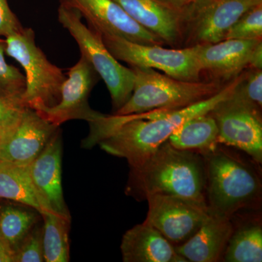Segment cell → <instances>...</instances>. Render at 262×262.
<instances>
[{
	"instance_id": "obj_31",
	"label": "cell",
	"mask_w": 262,
	"mask_h": 262,
	"mask_svg": "<svg viewBox=\"0 0 262 262\" xmlns=\"http://www.w3.org/2000/svg\"><path fill=\"white\" fill-rule=\"evenodd\" d=\"M262 69V42L258 43L253 51L248 69Z\"/></svg>"
},
{
	"instance_id": "obj_25",
	"label": "cell",
	"mask_w": 262,
	"mask_h": 262,
	"mask_svg": "<svg viewBox=\"0 0 262 262\" xmlns=\"http://www.w3.org/2000/svg\"><path fill=\"white\" fill-rule=\"evenodd\" d=\"M262 3L253 7L229 29L225 39H261Z\"/></svg>"
},
{
	"instance_id": "obj_16",
	"label": "cell",
	"mask_w": 262,
	"mask_h": 262,
	"mask_svg": "<svg viewBox=\"0 0 262 262\" xmlns=\"http://www.w3.org/2000/svg\"><path fill=\"white\" fill-rule=\"evenodd\" d=\"M261 39H225L213 44L198 45L202 72L217 80H232L249 68L255 48Z\"/></svg>"
},
{
	"instance_id": "obj_23",
	"label": "cell",
	"mask_w": 262,
	"mask_h": 262,
	"mask_svg": "<svg viewBox=\"0 0 262 262\" xmlns=\"http://www.w3.org/2000/svg\"><path fill=\"white\" fill-rule=\"evenodd\" d=\"M37 211L14 206L0 210V235L14 251L39 220Z\"/></svg>"
},
{
	"instance_id": "obj_21",
	"label": "cell",
	"mask_w": 262,
	"mask_h": 262,
	"mask_svg": "<svg viewBox=\"0 0 262 262\" xmlns=\"http://www.w3.org/2000/svg\"><path fill=\"white\" fill-rule=\"evenodd\" d=\"M222 258L227 262H261V222H250L234 229Z\"/></svg>"
},
{
	"instance_id": "obj_18",
	"label": "cell",
	"mask_w": 262,
	"mask_h": 262,
	"mask_svg": "<svg viewBox=\"0 0 262 262\" xmlns=\"http://www.w3.org/2000/svg\"><path fill=\"white\" fill-rule=\"evenodd\" d=\"M233 231L230 218L212 214L191 238L175 249L187 261H218L223 257Z\"/></svg>"
},
{
	"instance_id": "obj_3",
	"label": "cell",
	"mask_w": 262,
	"mask_h": 262,
	"mask_svg": "<svg viewBox=\"0 0 262 262\" xmlns=\"http://www.w3.org/2000/svg\"><path fill=\"white\" fill-rule=\"evenodd\" d=\"M203 158L206 200L212 214L231 219L261 203V179L251 163L220 146Z\"/></svg>"
},
{
	"instance_id": "obj_2",
	"label": "cell",
	"mask_w": 262,
	"mask_h": 262,
	"mask_svg": "<svg viewBox=\"0 0 262 262\" xmlns=\"http://www.w3.org/2000/svg\"><path fill=\"white\" fill-rule=\"evenodd\" d=\"M127 192L139 200L161 194L207 204L204 158L177 149L167 140L140 166L131 168Z\"/></svg>"
},
{
	"instance_id": "obj_19",
	"label": "cell",
	"mask_w": 262,
	"mask_h": 262,
	"mask_svg": "<svg viewBox=\"0 0 262 262\" xmlns=\"http://www.w3.org/2000/svg\"><path fill=\"white\" fill-rule=\"evenodd\" d=\"M168 141L177 149L194 151L202 156L214 151L220 144L218 126L210 113L187 120Z\"/></svg>"
},
{
	"instance_id": "obj_27",
	"label": "cell",
	"mask_w": 262,
	"mask_h": 262,
	"mask_svg": "<svg viewBox=\"0 0 262 262\" xmlns=\"http://www.w3.org/2000/svg\"><path fill=\"white\" fill-rule=\"evenodd\" d=\"M42 261H45L42 228L36 225L14 251L13 262Z\"/></svg>"
},
{
	"instance_id": "obj_30",
	"label": "cell",
	"mask_w": 262,
	"mask_h": 262,
	"mask_svg": "<svg viewBox=\"0 0 262 262\" xmlns=\"http://www.w3.org/2000/svg\"><path fill=\"white\" fill-rule=\"evenodd\" d=\"M13 251L0 235V262H13Z\"/></svg>"
},
{
	"instance_id": "obj_15",
	"label": "cell",
	"mask_w": 262,
	"mask_h": 262,
	"mask_svg": "<svg viewBox=\"0 0 262 262\" xmlns=\"http://www.w3.org/2000/svg\"><path fill=\"white\" fill-rule=\"evenodd\" d=\"M165 45L177 46L184 37L186 10L163 4L158 0H113Z\"/></svg>"
},
{
	"instance_id": "obj_11",
	"label": "cell",
	"mask_w": 262,
	"mask_h": 262,
	"mask_svg": "<svg viewBox=\"0 0 262 262\" xmlns=\"http://www.w3.org/2000/svg\"><path fill=\"white\" fill-rule=\"evenodd\" d=\"M98 77L94 67L81 56L69 70L68 77L62 85L59 101L36 112L57 127L71 120H84L90 123L99 113L91 108L89 104L90 94Z\"/></svg>"
},
{
	"instance_id": "obj_12",
	"label": "cell",
	"mask_w": 262,
	"mask_h": 262,
	"mask_svg": "<svg viewBox=\"0 0 262 262\" xmlns=\"http://www.w3.org/2000/svg\"><path fill=\"white\" fill-rule=\"evenodd\" d=\"M60 5L78 11L89 27L102 34L131 42L164 46L160 38L138 24L113 0H60Z\"/></svg>"
},
{
	"instance_id": "obj_6",
	"label": "cell",
	"mask_w": 262,
	"mask_h": 262,
	"mask_svg": "<svg viewBox=\"0 0 262 262\" xmlns=\"http://www.w3.org/2000/svg\"><path fill=\"white\" fill-rule=\"evenodd\" d=\"M78 11L60 5L58 21L75 39L84 57L106 84L116 112L128 101L134 84L131 68L119 63L103 42L101 34L84 25Z\"/></svg>"
},
{
	"instance_id": "obj_29",
	"label": "cell",
	"mask_w": 262,
	"mask_h": 262,
	"mask_svg": "<svg viewBox=\"0 0 262 262\" xmlns=\"http://www.w3.org/2000/svg\"><path fill=\"white\" fill-rule=\"evenodd\" d=\"M23 28L18 19L10 10L8 0H0V37H7Z\"/></svg>"
},
{
	"instance_id": "obj_8",
	"label": "cell",
	"mask_w": 262,
	"mask_h": 262,
	"mask_svg": "<svg viewBox=\"0 0 262 262\" xmlns=\"http://www.w3.org/2000/svg\"><path fill=\"white\" fill-rule=\"evenodd\" d=\"M144 222L159 231L174 247L187 242L209 220L208 205L182 196L155 194L146 198Z\"/></svg>"
},
{
	"instance_id": "obj_28",
	"label": "cell",
	"mask_w": 262,
	"mask_h": 262,
	"mask_svg": "<svg viewBox=\"0 0 262 262\" xmlns=\"http://www.w3.org/2000/svg\"><path fill=\"white\" fill-rule=\"evenodd\" d=\"M27 107L23 100L0 97V129L13 130Z\"/></svg>"
},
{
	"instance_id": "obj_17",
	"label": "cell",
	"mask_w": 262,
	"mask_h": 262,
	"mask_svg": "<svg viewBox=\"0 0 262 262\" xmlns=\"http://www.w3.org/2000/svg\"><path fill=\"white\" fill-rule=\"evenodd\" d=\"M124 262H187L152 226L144 222L129 229L120 246Z\"/></svg>"
},
{
	"instance_id": "obj_33",
	"label": "cell",
	"mask_w": 262,
	"mask_h": 262,
	"mask_svg": "<svg viewBox=\"0 0 262 262\" xmlns=\"http://www.w3.org/2000/svg\"><path fill=\"white\" fill-rule=\"evenodd\" d=\"M11 131V130H10ZM10 131L3 130L0 129V145H1L3 141L5 140V138L10 134Z\"/></svg>"
},
{
	"instance_id": "obj_7",
	"label": "cell",
	"mask_w": 262,
	"mask_h": 262,
	"mask_svg": "<svg viewBox=\"0 0 262 262\" xmlns=\"http://www.w3.org/2000/svg\"><path fill=\"white\" fill-rule=\"evenodd\" d=\"M101 37L112 55L131 67L160 70L165 75L181 80H201L203 72L198 61V45L178 49L131 42L110 34H102Z\"/></svg>"
},
{
	"instance_id": "obj_5",
	"label": "cell",
	"mask_w": 262,
	"mask_h": 262,
	"mask_svg": "<svg viewBox=\"0 0 262 262\" xmlns=\"http://www.w3.org/2000/svg\"><path fill=\"white\" fill-rule=\"evenodd\" d=\"M5 42L7 54L25 71V104L35 111L56 104L61 98L66 77L61 69L52 63L36 45L34 30L24 27L8 36Z\"/></svg>"
},
{
	"instance_id": "obj_22",
	"label": "cell",
	"mask_w": 262,
	"mask_h": 262,
	"mask_svg": "<svg viewBox=\"0 0 262 262\" xmlns=\"http://www.w3.org/2000/svg\"><path fill=\"white\" fill-rule=\"evenodd\" d=\"M41 215L44 220L42 244L45 261H70L71 220L49 211H44Z\"/></svg>"
},
{
	"instance_id": "obj_24",
	"label": "cell",
	"mask_w": 262,
	"mask_h": 262,
	"mask_svg": "<svg viewBox=\"0 0 262 262\" xmlns=\"http://www.w3.org/2000/svg\"><path fill=\"white\" fill-rule=\"evenodd\" d=\"M5 44L0 42V97L24 101L25 77L5 61Z\"/></svg>"
},
{
	"instance_id": "obj_4",
	"label": "cell",
	"mask_w": 262,
	"mask_h": 262,
	"mask_svg": "<svg viewBox=\"0 0 262 262\" xmlns=\"http://www.w3.org/2000/svg\"><path fill=\"white\" fill-rule=\"evenodd\" d=\"M131 69L134 73L132 94L115 115L181 110L214 96L224 87L219 81L181 80L160 74L154 69L136 67Z\"/></svg>"
},
{
	"instance_id": "obj_20",
	"label": "cell",
	"mask_w": 262,
	"mask_h": 262,
	"mask_svg": "<svg viewBox=\"0 0 262 262\" xmlns=\"http://www.w3.org/2000/svg\"><path fill=\"white\" fill-rule=\"evenodd\" d=\"M0 198L21 203L41 215L42 208L29 165L0 163Z\"/></svg>"
},
{
	"instance_id": "obj_1",
	"label": "cell",
	"mask_w": 262,
	"mask_h": 262,
	"mask_svg": "<svg viewBox=\"0 0 262 262\" xmlns=\"http://www.w3.org/2000/svg\"><path fill=\"white\" fill-rule=\"evenodd\" d=\"M234 77L214 96L181 110H157L129 115L100 114L89 123L91 132L84 141L87 147L98 144L108 154L125 158L130 168L144 163L182 124L198 115L208 114L228 99L243 78Z\"/></svg>"
},
{
	"instance_id": "obj_9",
	"label": "cell",
	"mask_w": 262,
	"mask_h": 262,
	"mask_svg": "<svg viewBox=\"0 0 262 262\" xmlns=\"http://www.w3.org/2000/svg\"><path fill=\"white\" fill-rule=\"evenodd\" d=\"M262 0H195L186 11L187 47L223 41L229 29Z\"/></svg>"
},
{
	"instance_id": "obj_13",
	"label": "cell",
	"mask_w": 262,
	"mask_h": 262,
	"mask_svg": "<svg viewBox=\"0 0 262 262\" xmlns=\"http://www.w3.org/2000/svg\"><path fill=\"white\" fill-rule=\"evenodd\" d=\"M58 127L27 107L14 128L0 145V163L27 166L47 145Z\"/></svg>"
},
{
	"instance_id": "obj_26",
	"label": "cell",
	"mask_w": 262,
	"mask_h": 262,
	"mask_svg": "<svg viewBox=\"0 0 262 262\" xmlns=\"http://www.w3.org/2000/svg\"><path fill=\"white\" fill-rule=\"evenodd\" d=\"M234 98L261 111L262 70L249 69L234 90Z\"/></svg>"
},
{
	"instance_id": "obj_32",
	"label": "cell",
	"mask_w": 262,
	"mask_h": 262,
	"mask_svg": "<svg viewBox=\"0 0 262 262\" xmlns=\"http://www.w3.org/2000/svg\"><path fill=\"white\" fill-rule=\"evenodd\" d=\"M163 4L179 10H185L195 2V0H158Z\"/></svg>"
},
{
	"instance_id": "obj_14",
	"label": "cell",
	"mask_w": 262,
	"mask_h": 262,
	"mask_svg": "<svg viewBox=\"0 0 262 262\" xmlns=\"http://www.w3.org/2000/svg\"><path fill=\"white\" fill-rule=\"evenodd\" d=\"M61 146V134L58 130L29 165V173L39 196L41 214L49 211L71 220L62 189Z\"/></svg>"
},
{
	"instance_id": "obj_10",
	"label": "cell",
	"mask_w": 262,
	"mask_h": 262,
	"mask_svg": "<svg viewBox=\"0 0 262 262\" xmlns=\"http://www.w3.org/2000/svg\"><path fill=\"white\" fill-rule=\"evenodd\" d=\"M210 114L218 126L220 144L242 150L255 163L261 165V111L232 96L217 105Z\"/></svg>"
}]
</instances>
